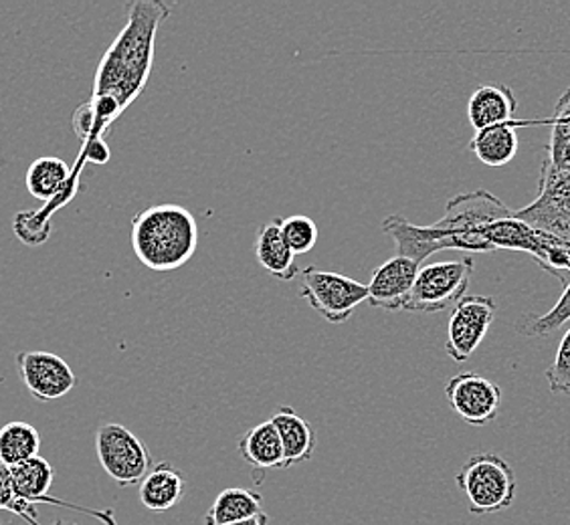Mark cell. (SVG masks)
I'll return each instance as SVG.
<instances>
[{"mask_svg": "<svg viewBox=\"0 0 570 525\" xmlns=\"http://www.w3.org/2000/svg\"><path fill=\"white\" fill-rule=\"evenodd\" d=\"M482 241L490 247V251L505 249V251L527 252L540 269L559 277L562 284L570 281V242L544 232V230L530 227L524 220L510 217L485 225L480 230Z\"/></svg>", "mask_w": 570, "mask_h": 525, "instance_id": "277c9868", "label": "cell"}, {"mask_svg": "<svg viewBox=\"0 0 570 525\" xmlns=\"http://www.w3.org/2000/svg\"><path fill=\"white\" fill-rule=\"evenodd\" d=\"M269 524V517L267 514L257 515V517H252V519H245V522H239V524H230V525H267Z\"/></svg>", "mask_w": 570, "mask_h": 525, "instance_id": "4dcf8cb0", "label": "cell"}, {"mask_svg": "<svg viewBox=\"0 0 570 525\" xmlns=\"http://www.w3.org/2000/svg\"><path fill=\"white\" fill-rule=\"evenodd\" d=\"M549 123V120L538 121H508L500 126H492L485 130L475 131V136L470 142V150L475 153V158L485 166H505L514 160L518 152V128H528V126H542Z\"/></svg>", "mask_w": 570, "mask_h": 525, "instance_id": "5bb4252c", "label": "cell"}, {"mask_svg": "<svg viewBox=\"0 0 570 525\" xmlns=\"http://www.w3.org/2000/svg\"><path fill=\"white\" fill-rule=\"evenodd\" d=\"M510 215L512 210L490 190H473L451 198L445 215L433 225L419 227L401 215H391L381 229L395 241L396 255L421 265L439 251L490 252L480 230Z\"/></svg>", "mask_w": 570, "mask_h": 525, "instance_id": "7a4b0ae2", "label": "cell"}, {"mask_svg": "<svg viewBox=\"0 0 570 525\" xmlns=\"http://www.w3.org/2000/svg\"><path fill=\"white\" fill-rule=\"evenodd\" d=\"M495 318V301L488 296H465L451 309L445 350L451 360H470Z\"/></svg>", "mask_w": 570, "mask_h": 525, "instance_id": "9c48e42d", "label": "cell"}, {"mask_svg": "<svg viewBox=\"0 0 570 525\" xmlns=\"http://www.w3.org/2000/svg\"><path fill=\"white\" fill-rule=\"evenodd\" d=\"M515 110L518 101L508 86H483L468 101V118L475 131L514 121Z\"/></svg>", "mask_w": 570, "mask_h": 525, "instance_id": "9a60e30c", "label": "cell"}, {"mask_svg": "<svg viewBox=\"0 0 570 525\" xmlns=\"http://www.w3.org/2000/svg\"><path fill=\"white\" fill-rule=\"evenodd\" d=\"M185 493V479L173 463H158L140 483V504L150 512H168L180 504Z\"/></svg>", "mask_w": 570, "mask_h": 525, "instance_id": "ac0fdd59", "label": "cell"}, {"mask_svg": "<svg viewBox=\"0 0 570 525\" xmlns=\"http://www.w3.org/2000/svg\"><path fill=\"white\" fill-rule=\"evenodd\" d=\"M24 182L31 197L53 205V208L69 202V198L73 197L77 190V178L71 168L56 156L37 158L33 165L29 166Z\"/></svg>", "mask_w": 570, "mask_h": 525, "instance_id": "4fadbf2b", "label": "cell"}, {"mask_svg": "<svg viewBox=\"0 0 570 525\" xmlns=\"http://www.w3.org/2000/svg\"><path fill=\"white\" fill-rule=\"evenodd\" d=\"M445 396L451 410L472 427L490 425L502 405L500 386L478 373L453 376L445 384Z\"/></svg>", "mask_w": 570, "mask_h": 525, "instance_id": "8fae6325", "label": "cell"}, {"mask_svg": "<svg viewBox=\"0 0 570 525\" xmlns=\"http://www.w3.org/2000/svg\"><path fill=\"white\" fill-rule=\"evenodd\" d=\"M198 247L197 219L180 205H154L132 219L134 255L156 274L187 265Z\"/></svg>", "mask_w": 570, "mask_h": 525, "instance_id": "3957f363", "label": "cell"}, {"mask_svg": "<svg viewBox=\"0 0 570 525\" xmlns=\"http://www.w3.org/2000/svg\"><path fill=\"white\" fill-rule=\"evenodd\" d=\"M421 265L395 255L383 265H379L368 281V306L386 311H405L406 301L413 291Z\"/></svg>", "mask_w": 570, "mask_h": 525, "instance_id": "7c38bea8", "label": "cell"}, {"mask_svg": "<svg viewBox=\"0 0 570 525\" xmlns=\"http://www.w3.org/2000/svg\"><path fill=\"white\" fill-rule=\"evenodd\" d=\"M299 297L306 299L309 307L318 311L322 318L328 319L330 324H342L351 319L356 307L368 301V287L348 275L306 267L299 271Z\"/></svg>", "mask_w": 570, "mask_h": 525, "instance_id": "ba28073f", "label": "cell"}, {"mask_svg": "<svg viewBox=\"0 0 570 525\" xmlns=\"http://www.w3.org/2000/svg\"><path fill=\"white\" fill-rule=\"evenodd\" d=\"M473 262L470 255L455 261L431 262L419 269L405 311L415 314H438L453 309L463 297L472 281Z\"/></svg>", "mask_w": 570, "mask_h": 525, "instance_id": "8992f818", "label": "cell"}, {"mask_svg": "<svg viewBox=\"0 0 570 525\" xmlns=\"http://www.w3.org/2000/svg\"><path fill=\"white\" fill-rule=\"evenodd\" d=\"M45 504L61 505V507L77 509V512H81V514H89L94 515V517H98L101 524L118 525L116 524V519H114V512H111V509H101V512H99V509H89V507H77V505L66 504V502H61V499H56V497H51V495L45 499Z\"/></svg>", "mask_w": 570, "mask_h": 525, "instance_id": "f546056e", "label": "cell"}, {"mask_svg": "<svg viewBox=\"0 0 570 525\" xmlns=\"http://www.w3.org/2000/svg\"><path fill=\"white\" fill-rule=\"evenodd\" d=\"M41 435L39 430L24 423L11 420L0 428V463L7 467H17L24 460L39 457Z\"/></svg>", "mask_w": 570, "mask_h": 525, "instance_id": "7402d4cb", "label": "cell"}, {"mask_svg": "<svg viewBox=\"0 0 570 525\" xmlns=\"http://www.w3.org/2000/svg\"><path fill=\"white\" fill-rule=\"evenodd\" d=\"M17 504V495H14V485H12L11 467L0 463V512H12V507Z\"/></svg>", "mask_w": 570, "mask_h": 525, "instance_id": "f1b7e54d", "label": "cell"}, {"mask_svg": "<svg viewBox=\"0 0 570 525\" xmlns=\"http://www.w3.org/2000/svg\"><path fill=\"white\" fill-rule=\"evenodd\" d=\"M11 475L17 499L37 505L41 504L45 497H49L56 479V469L43 457H33L17 467H11Z\"/></svg>", "mask_w": 570, "mask_h": 525, "instance_id": "44dd1931", "label": "cell"}, {"mask_svg": "<svg viewBox=\"0 0 570 525\" xmlns=\"http://www.w3.org/2000/svg\"><path fill=\"white\" fill-rule=\"evenodd\" d=\"M549 126L552 133L547 148V162L557 170H570V88L559 99L552 118H549Z\"/></svg>", "mask_w": 570, "mask_h": 525, "instance_id": "cb8c5ba5", "label": "cell"}, {"mask_svg": "<svg viewBox=\"0 0 570 525\" xmlns=\"http://www.w3.org/2000/svg\"><path fill=\"white\" fill-rule=\"evenodd\" d=\"M31 525H41V524H39V522H33V524H31ZM56 525H77V524H63V522H57Z\"/></svg>", "mask_w": 570, "mask_h": 525, "instance_id": "1f68e13d", "label": "cell"}, {"mask_svg": "<svg viewBox=\"0 0 570 525\" xmlns=\"http://www.w3.org/2000/svg\"><path fill=\"white\" fill-rule=\"evenodd\" d=\"M17 370L24 388L39 403H53L76 388V373L53 351H19Z\"/></svg>", "mask_w": 570, "mask_h": 525, "instance_id": "30bf717a", "label": "cell"}, {"mask_svg": "<svg viewBox=\"0 0 570 525\" xmlns=\"http://www.w3.org/2000/svg\"><path fill=\"white\" fill-rule=\"evenodd\" d=\"M0 525H2V524H0Z\"/></svg>", "mask_w": 570, "mask_h": 525, "instance_id": "d6a6232c", "label": "cell"}, {"mask_svg": "<svg viewBox=\"0 0 570 525\" xmlns=\"http://www.w3.org/2000/svg\"><path fill=\"white\" fill-rule=\"evenodd\" d=\"M524 208L532 212H557L570 208V170H557L544 160L538 197Z\"/></svg>", "mask_w": 570, "mask_h": 525, "instance_id": "603a6c76", "label": "cell"}, {"mask_svg": "<svg viewBox=\"0 0 570 525\" xmlns=\"http://www.w3.org/2000/svg\"><path fill=\"white\" fill-rule=\"evenodd\" d=\"M547 380H549L550 390L554 394H570V328L564 338L560 339L559 350L554 356V361L550 364L547 370Z\"/></svg>", "mask_w": 570, "mask_h": 525, "instance_id": "83f0119b", "label": "cell"}, {"mask_svg": "<svg viewBox=\"0 0 570 525\" xmlns=\"http://www.w3.org/2000/svg\"><path fill=\"white\" fill-rule=\"evenodd\" d=\"M239 453L253 470L289 469L282 438L272 420H264L249 428L239 440Z\"/></svg>", "mask_w": 570, "mask_h": 525, "instance_id": "e0dca14e", "label": "cell"}, {"mask_svg": "<svg viewBox=\"0 0 570 525\" xmlns=\"http://www.w3.org/2000/svg\"><path fill=\"white\" fill-rule=\"evenodd\" d=\"M269 420L274 423L275 430L282 438L287 467L312 459L316 449L314 428L292 406H282Z\"/></svg>", "mask_w": 570, "mask_h": 525, "instance_id": "d6986e66", "label": "cell"}, {"mask_svg": "<svg viewBox=\"0 0 570 525\" xmlns=\"http://www.w3.org/2000/svg\"><path fill=\"white\" fill-rule=\"evenodd\" d=\"M96 453L101 469L120 487L140 485L154 467L153 455L142 438L136 437L130 428L118 423H108L98 428Z\"/></svg>", "mask_w": 570, "mask_h": 525, "instance_id": "52a82bcc", "label": "cell"}, {"mask_svg": "<svg viewBox=\"0 0 570 525\" xmlns=\"http://www.w3.org/2000/svg\"><path fill=\"white\" fill-rule=\"evenodd\" d=\"M170 7L160 0L128 4V19L99 61L88 103L73 116V130L83 148L104 142L114 121L140 98L153 73L156 33Z\"/></svg>", "mask_w": 570, "mask_h": 525, "instance_id": "6da1fadb", "label": "cell"}, {"mask_svg": "<svg viewBox=\"0 0 570 525\" xmlns=\"http://www.w3.org/2000/svg\"><path fill=\"white\" fill-rule=\"evenodd\" d=\"M262 514H265L264 497L259 493L229 487L220 492L215 504L210 505L209 512L205 515V525L239 524Z\"/></svg>", "mask_w": 570, "mask_h": 525, "instance_id": "ffe728a7", "label": "cell"}, {"mask_svg": "<svg viewBox=\"0 0 570 525\" xmlns=\"http://www.w3.org/2000/svg\"><path fill=\"white\" fill-rule=\"evenodd\" d=\"M570 319V281L559 301L542 316H527L518 321V331L528 338H542L562 328Z\"/></svg>", "mask_w": 570, "mask_h": 525, "instance_id": "d4e9b609", "label": "cell"}, {"mask_svg": "<svg viewBox=\"0 0 570 525\" xmlns=\"http://www.w3.org/2000/svg\"><path fill=\"white\" fill-rule=\"evenodd\" d=\"M282 235L294 255L309 252L318 242V225L306 215H294L282 220Z\"/></svg>", "mask_w": 570, "mask_h": 525, "instance_id": "484cf974", "label": "cell"}, {"mask_svg": "<svg viewBox=\"0 0 570 525\" xmlns=\"http://www.w3.org/2000/svg\"><path fill=\"white\" fill-rule=\"evenodd\" d=\"M455 483L468 499L473 515L505 512L515 502V473L510 463L495 453H475L463 463Z\"/></svg>", "mask_w": 570, "mask_h": 525, "instance_id": "5b68a950", "label": "cell"}, {"mask_svg": "<svg viewBox=\"0 0 570 525\" xmlns=\"http://www.w3.org/2000/svg\"><path fill=\"white\" fill-rule=\"evenodd\" d=\"M518 220H524L530 227L550 232L562 241L570 242V208L557 210V212H532L528 208L514 210Z\"/></svg>", "mask_w": 570, "mask_h": 525, "instance_id": "4316f807", "label": "cell"}, {"mask_svg": "<svg viewBox=\"0 0 570 525\" xmlns=\"http://www.w3.org/2000/svg\"><path fill=\"white\" fill-rule=\"evenodd\" d=\"M282 220L279 217L269 222L257 232L255 239V257L265 271L274 275L282 281H292L299 275L296 265V255L287 247L284 235H282Z\"/></svg>", "mask_w": 570, "mask_h": 525, "instance_id": "2e32d148", "label": "cell"}]
</instances>
